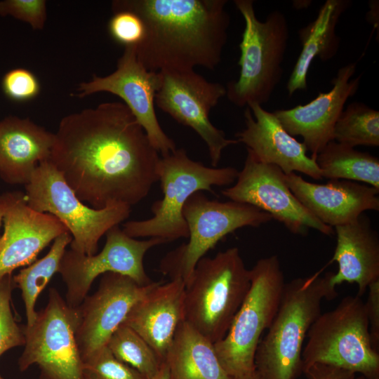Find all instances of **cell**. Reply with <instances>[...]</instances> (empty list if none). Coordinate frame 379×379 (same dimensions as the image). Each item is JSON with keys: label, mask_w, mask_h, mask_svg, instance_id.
<instances>
[{"label": "cell", "mask_w": 379, "mask_h": 379, "mask_svg": "<svg viewBox=\"0 0 379 379\" xmlns=\"http://www.w3.org/2000/svg\"><path fill=\"white\" fill-rule=\"evenodd\" d=\"M159 159L128 107L107 102L60 120L48 161L92 208H131L158 181Z\"/></svg>", "instance_id": "6da1fadb"}, {"label": "cell", "mask_w": 379, "mask_h": 379, "mask_svg": "<svg viewBox=\"0 0 379 379\" xmlns=\"http://www.w3.org/2000/svg\"><path fill=\"white\" fill-rule=\"evenodd\" d=\"M227 0H115L114 13L129 11L142 20L145 34L135 46L149 71L215 69L227 40Z\"/></svg>", "instance_id": "7a4b0ae2"}, {"label": "cell", "mask_w": 379, "mask_h": 379, "mask_svg": "<svg viewBox=\"0 0 379 379\" xmlns=\"http://www.w3.org/2000/svg\"><path fill=\"white\" fill-rule=\"evenodd\" d=\"M321 272L285 284L277 312L255 352V370L263 379H297L302 373L307 333L321 313L323 300L338 295L331 284L333 272Z\"/></svg>", "instance_id": "3957f363"}, {"label": "cell", "mask_w": 379, "mask_h": 379, "mask_svg": "<svg viewBox=\"0 0 379 379\" xmlns=\"http://www.w3.org/2000/svg\"><path fill=\"white\" fill-rule=\"evenodd\" d=\"M250 286L238 248L203 257L185 284V321L215 344L227 333Z\"/></svg>", "instance_id": "277c9868"}, {"label": "cell", "mask_w": 379, "mask_h": 379, "mask_svg": "<svg viewBox=\"0 0 379 379\" xmlns=\"http://www.w3.org/2000/svg\"><path fill=\"white\" fill-rule=\"evenodd\" d=\"M244 20L239 44V77L227 83L226 95L238 107L262 105L271 98L283 77L282 64L289 39L285 15L276 10L265 21L256 16L252 0H234Z\"/></svg>", "instance_id": "5b68a950"}, {"label": "cell", "mask_w": 379, "mask_h": 379, "mask_svg": "<svg viewBox=\"0 0 379 379\" xmlns=\"http://www.w3.org/2000/svg\"><path fill=\"white\" fill-rule=\"evenodd\" d=\"M238 171L232 166H206L190 158L183 148L160 157L157 168L163 192L161 199L151 207L152 216L123 224L124 232L133 238H160L166 242L188 238L182 209L188 199L201 191L212 192L213 186H226L237 179Z\"/></svg>", "instance_id": "8992f818"}, {"label": "cell", "mask_w": 379, "mask_h": 379, "mask_svg": "<svg viewBox=\"0 0 379 379\" xmlns=\"http://www.w3.org/2000/svg\"><path fill=\"white\" fill-rule=\"evenodd\" d=\"M302 349V373L325 364L379 379V352L372 347L365 302L347 295L332 310L321 313L310 326Z\"/></svg>", "instance_id": "52a82bcc"}, {"label": "cell", "mask_w": 379, "mask_h": 379, "mask_svg": "<svg viewBox=\"0 0 379 379\" xmlns=\"http://www.w3.org/2000/svg\"><path fill=\"white\" fill-rule=\"evenodd\" d=\"M250 274L246 296L226 335L214 344L218 358L230 378L255 371L258 343L277 312L286 284L275 255L258 260Z\"/></svg>", "instance_id": "ba28073f"}, {"label": "cell", "mask_w": 379, "mask_h": 379, "mask_svg": "<svg viewBox=\"0 0 379 379\" xmlns=\"http://www.w3.org/2000/svg\"><path fill=\"white\" fill-rule=\"evenodd\" d=\"M25 186L27 205L57 218L72 237L70 248L87 255L96 253L100 238L126 220L131 211L124 204L103 208L84 204L48 160L39 164Z\"/></svg>", "instance_id": "9c48e42d"}, {"label": "cell", "mask_w": 379, "mask_h": 379, "mask_svg": "<svg viewBox=\"0 0 379 379\" xmlns=\"http://www.w3.org/2000/svg\"><path fill=\"white\" fill-rule=\"evenodd\" d=\"M182 214L189 240L162 258L159 270L171 279L179 278L185 284L197 262L225 236L244 227H259L272 219L270 214L253 206L211 199L201 192L188 199Z\"/></svg>", "instance_id": "30bf717a"}, {"label": "cell", "mask_w": 379, "mask_h": 379, "mask_svg": "<svg viewBox=\"0 0 379 379\" xmlns=\"http://www.w3.org/2000/svg\"><path fill=\"white\" fill-rule=\"evenodd\" d=\"M78 315L60 293L51 288L46 305L30 326H23L24 350L20 371L36 364L39 379H84V363L75 338Z\"/></svg>", "instance_id": "8fae6325"}, {"label": "cell", "mask_w": 379, "mask_h": 379, "mask_svg": "<svg viewBox=\"0 0 379 379\" xmlns=\"http://www.w3.org/2000/svg\"><path fill=\"white\" fill-rule=\"evenodd\" d=\"M105 235V244L98 254L87 255L71 248L64 253L58 273L67 287L65 301L72 307L82 302L100 274H120L141 286L152 282L145 270V255L152 248L166 241L160 238L138 240L128 236L119 225L112 227Z\"/></svg>", "instance_id": "7c38bea8"}, {"label": "cell", "mask_w": 379, "mask_h": 379, "mask_svg": "<svg viewBox=\"0 0 379 379\" xmlns=\"http://www.w3.org/2000/svg\"><path fill=\"white\" fill-rule=\"evenodd\" d=\"M161 84L155 105L177 122L193 129L207 146L212 167H218L223 150L236 145L209 119L210 111L226 95V88L206 80L194 69L159 72Z\"/></svg>", "instance_id": "4fadbf2b"}, {"label": "cell", "mask_w": 379, "mask_h": 379, "mask_svg": "<svg viewBox=\"0 0 379 379\" xmlns=\"http://www.w3.org/2000/svg\"><path fill=\"white\" fill-rule=\"evenodd\" d=\"M221 193L231 201L267 213L294 234L305 235L310 229L325 235L334 234L333 227L318 220L293 195L279 167L258 161L248 149L235 184Z\"/></svg>", "instance_id": "5bb4252c"}, {"label": "cell", "mask_w": 379, "mask_h": 379, "mask_svg": "<svg viewBox=\"0 0 379 379\" xmlns=\"http://www.w3.org/2000/svg\"><path fill=\"white\" fill-rule=\"evenodd\" d=\"M161 84L159 72L149 71L139 62L135 46H126L118 59L117 69L105 77L93 74L88 81L81 82L77 95L107 92L123 100L144 129L155 149L165 156L177 148L175 142L164 131L155 112V95Z\"/></svg>", "instance_id": "9a60e30c"}, {"label": "cell", "mask_w": 379, "mask_h": 379, "mask_svg": "<svg viewBox=\"0 0 379 379\" xmlns=\"http://www.w3.org/2000/svg\"><path fill=\"white\" fill-rule=\"evenodd\" d=\"M157 283L141 286L120 274L108 272L102 275L97 291L76 307L78 319L75 338L84 363L107 346L133 306Z\"/></svg>", "instance_id": "2e32d148"}, {"label": "cell", "mask_w": 379, "mask_h": 379, "mask_svg": "<svg viewBox=\"0 0 379 379\" xmlns=\"http://www.w3.org/2000/svg\"><path fill=\"white\" fill-rule=\"evenodd\" d=\"M356 68L357 63L352 62L338 69L331 81L332 88L319 92L310 102L273 112L291 135L303 138L307 151L311 152L310 157L314 160L325 146L333 140L334 126L345 104L359 88L361 75L352 79Z\"/></svg>", "instance_id": "e0dca14e"}, {"label": "cell", "mask_w": 379, "mask_h": 379, "mask_svg": "<svg viewBox=\"0 0 379 379\" xmlns=\"http://www.w3.org/2000/svg\"><path fill=\"white\" fill-rule=\"evenodd\" d=\"M244 118L246 128L235 134L236 140L244 144L258 161L277 166L285 174L300 172L314 180L322 179L315 160L307 154L305 144L291 135L273 112L251 104L244 111Z\"/></svg>", "instance_id": "ac0fdd59"}, {"label": "cell", "mask_w": 379, "mask_h": 379, "mask_svg": "<svg viewBox=\"0 0 379 379\" xmlns=\"http://www.w3.org/2000/svg\"><path fill=\"white\" fill-rule=\"evenodd\" d=\"M297 199L318 220L331 227L356 220L366 211H379V190L358 182H308L295 173L285 174Z\"/></svg>", "instance_id": "d6986e66"}, {"label": "cell", "mask_w": 379, "mask_h": 379, "mask_svg": "<svg viewBox=\"0 0 379 379\" xmlns=\"http://www.w3.org/2000/svg\"><path fill=\"white\" fill-rule=\"evenodd\" d=\"M0 237V277L36 260L39 253L58 237L68 232L55 216L40 213L27 204L26 195L14 203L4 217Z\"/></svg>", "instance_id": "ffe728a7"}, {"label": "cell", "mask_w": 379, "mask_h": 379, "mask_svg": "<svg viewBox=\"0 0 379 379\" xmlns=\"http://www.w3.org/2000/svg\"><path fill=\"white\" fill-rule=\"evenodd\" d=\"M185 284L181 279L157 285L139 300L124 324L138 333L164 362L176 330L185 320Z\"/></svg>", "instance_id": "44dd1931"}, {"label": "cell", "mask_w": 379, "mask_h": 379, "mask_svg": "<svg viewBox=\"0 0 379 379\" xmlns=\"http://www.w3.org/2000/svg\"><path fill=\"white\" fill-rule=\"evenodd\" d=\"M54 133L29 119L8 116L0 121V177L26 185L39 163L49 159Z\"/></svg>", "instance_id": "7402d4cb"}, {"label": "cell", "mask_w": 379, "mask_h": 379, "mask_svg": "<svg viewBox=\"0 0 379 379\" xmlns=\"http://www.w3.org/2000/svg\"><path fill=\"white\" fill-rule=\"evenodd\" d=\"M334 228L336 246L331 262L335 261L338 270L333 273L331 284L335 287L343 282L355 283L357 295L361 297L368 286L379 279L378 233L364 214Z\"/></svg>", "instance_id": "603a6c76"}, {"label": "cell", "mask_w": 379, "mask_h": 379, "mask_svg": "<svg viewBox=\"0 0 379 379\" xmlns=\"http://www.w3.org/2000/svg\"><path fill=\"white\" fill-rule=\"evenodd\" d=\"M351 4L349 0H326L316 18L298 30L302 48L286 84L288 95L307 89V74L316 57L326 62L335 56L340 41L335 28Z\"/></svg>", "instance_id": "cb8c5ba5"}, {"label": "cell", "mask_w": 379, "mask_h": 379, "mask_svg": "<svg viewBox=\"0 0 379 379\" xmlns=\"http://www.w3.org/2000/svg\"><path fill=\"white\" fill-rule=\"evenodd\" d=\"M164 362L170 379H231L214 344L185 320L176 330Z\"/></svg>", "instance_id": "d4e9b609"}, {"label": "cell", "mask_w": 379, "mask_h": 379, "mask_svg": "<svg viewBox=\"0 0 379 379\" xmlns=\"http://www.w3.org/2000/svg\"><path fill=\"white\" fill-rule=\"evenodd\" d=\"M315 161L322 178L361 182L379 190V159L368 152L332 140Z\"/></svg>", "instance_id": "484cf974"}, {"label": "cell", "mask_w": 379, "mask_h": 379, "mask_svg": "<svg viewBox=\"0 0 379 379\" xmlns=\"http://www.w3.org/2000/svg\"><path fill=\"white\" fill-rule=\"evenodd\" d=\"M72 240V237L69 232L62 233L53 241L49 251L44 257L35 260L13 276L15 288H18L22 292L27 326L32 325L34 321L37 298L53 276L58 272L66 247L70 244Z\"/></svg>", "instance_id": "4316f807"}, {"label": "cell", "mask_w": 379, "mask_h": 379, "mask_svg": "<svg viewBox=\"0 0 379 379\" xmlns=\"http://www.w3.org/2000/svg\"><path fill=\"white\" fill-rule=\"evenodd\" d=\"M333 140L352 147H378L379 112L362 102H351L335 124Z\"/></svg>", "instance_id": "83f0119b"}, {"label": "cell", "mask_w": 379, "mask_h": 379, "mask_svg": "<svg viewBox=\"0 0 379 379\" xmlns=\"http://www.w3.org/2000/svg\"><path fill=\"white\" fill-rule=\"evenodd\" d=\"M107 346L117 359L135 369L145 379L155 375L161 367L163 361L152 347L124 324L115 330Z\"/></svg>", "instance_id": "f1b7e54d"}, {"label": "cell", "mask_w": 379, "mask_h": 379, "mask_svg": "<svg viewBox=\"0 0 379 379\" xmlns=\"http://www.w3.org/2000/svg\"><path fill=\"white\" fill-rule=\"evenodd\" d=\"M15 288L12 274L0 277V357L11 348L24 346L23 326L16 322L11 310Z\"/></svg>", "instance_id": "f546056e"}, {"label": "cell", "mask_w": 379, "mask_h": 379, "mask_svg": "<svg viewBox=\"0 0 379 379\" xmlns=\"http://www.w3.org/2000/svg\"><path fill=\"white\" fill-rule=\"evenodd\" d=\"M84 379H145L138 371L117 359L107 346L84 363Z\"/></svg>", "instance_id": "4dcf8cb0"}, {"label": "cell", "mask_w": 379, "mask_h": 379, "mask_svg": "<svg viewBox=\"0 0 379 379\" xmlns=\"http://www.w3.org/2000/svg\"><path fill=\"white\" fill-rule=\"evenodd\" d=\"M108 30L117 43L126 46H138L144 39L145 27L142 20L133 12L114 13L109 21Z\"/></svg>", "instance_id": "1f68e13d"}, {"label": "cell", "mask_w": 379, "mask_h": 379, "mask_svg": "<svg viewBox=\"0 0 379 379\" xmlns=\"http://www.w3.org/2000/svg\"><path fill=\"white\" fill-rule=\"evenodd\" d=\"M1 88L8 99L15 102H26L38 95L40 84L37 77L29 70L15 68L4 74Z\"/></svg>", "instance_id": "d6a6232c"}, {"label": "cell", "mask_w": 379, "mask_h": 379, "mask_svg": "<svg viewBox=\"0 0 379 379\" xmlns=\"http://www.w3.org/2000/svg\"><path fill=\"white\" fill-rule=\"evenodd\" d=\"M0 15L11 16L28 23L33 29H43L46 20L45 0H4L0 1Z\"/></svg>", "instance_id": "836d02e7"}, {"label": "cell", "mask_w": 379, "mask_h": 379, "mask_svg": "<svg viewBox=\"0 0 379 379\" xmlns=\"http://www.w3.org/2000/svg\"><path fill=\"white\" fill-rule=\"evenodd\" d=\"M367 291L368 298L365 306L370 340L373 348L379 352V279L371 283Z\"/></svg>", "instance_id": "e575fe53"}, {"label": "cell", "mask_w": 379, "mask_h": 379, "mask_svg": "<svg viewBox=\"0 0 379 379\" xmlns=\"http://www.w3.org/2000/svg\"><path fill=\"white\" fill-rule=\"evenodd\" d=\"M303 373L308 379H355L356 373L337 366L317 363Z\"/></svg>", "instance_id": "d590c367"}, {"label": "cell", "mask_w": 379, "mask_h": 379, "mask_svg": "<svg viewBox=\"0 0 379 379\" xmlns=\"http://www.w3.org/2000/svg\"><path fill=\"white\" fill-rule=\"evenodd\" d=\"M25 196V193L19 191L8 192L0 194V227L8 209Z\"/></svg>", "instance_id": "8d00e7d4"}, {"label": "cell", "mask_w": 379, "mask_h": 379, "mask_svg": "<svg viewBox=\"0 0 379 379\" xmlns=\"http://www.w3.org/2000/svg\"><path fill=\"white\" fill-rule=\"evenodd\" d=\"M149 379H170L167 365L164 361L159 372L153 377Z\"/></svg>", "instance_id": "74e56055"}, {"label": "cell", "mask_w": 379, "mask_h": 379, "mask_svg": "<svg viewBox=\"0 0 379 379\" xmlns=\"http://www.w3.org/2000/svg\"><path fill=\"white\" fill-rule=\"evenodd\" d=\"M231 379H263L261 378V376L256 372L255 370L254 371L237 378H231Z\"/></svg>", "instance_id": "f35d334b"}, {"label": "cell", "mask_w": 379, "mask_h": 379, "mask_svg": "<svg viewBox=\"0 0 379 379\" xmlns=\"http://www.w3.org/2000/svg\"><path fill=\"white\" fill-rule=\"evenodd\" d=\"M355 379H366V378H364V376H362V375H360L359 376H358V377H356V378H355Z\"/></svg>", "instance_id": "ab89813d"}]
</instances>
